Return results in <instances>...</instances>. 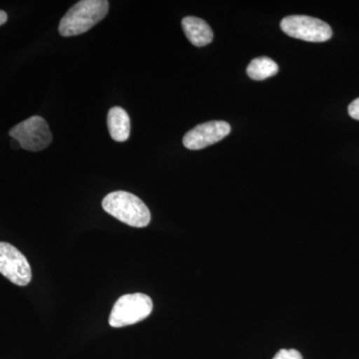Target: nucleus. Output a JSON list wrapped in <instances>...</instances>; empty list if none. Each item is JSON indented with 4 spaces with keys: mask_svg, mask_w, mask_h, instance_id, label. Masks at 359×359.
<instances>
[{
    "mask_svg": "<svg viewBox=\"0 0 359 359\" xmlns=\"http://www.w3.org/2000/svg\"><path fill=\"white\" fill-rule=\"evenodd\" d=\"M109 2L106 0H82L71 7L59 25V33L70 37L91 29L107 15Z\"/></svg>",
    "mask_w": 359,
    "mask_h": 359,
    "instance_id": "1",
    "label": "nucleus"
},
{
    "mask_svg": "<svg viewBox=\"0 0 359 359\" xmlns=\"http://www.w3.org/2000/svg\"><path fill=\"white\" fill-rule=\"evenodd\" d=\"M102 207L111 216L134 228H145L151 222L147 205L137 196L125 191L108 194L102 201Z\"/></svg>",
    "mask_w": 359,
    "mask_h": 359,
    "instance_id": "2",
    "label": "nucleus"
},
{
    "mask_svg": "<svg viewBox=\"0 0 359 359\" xmlns=\"http://www.w3.org/2000/svg\"><path fill=\"white\" fill-rule=\"evenodd\" d=\"M153 311L151 297L144 294L122 295L113 306L109 316V325L119 328L135 325L147 318Z\"/></svg>",
    "mask_w": 359,
    "mask_h": 359,
    "instance_id": "3",
    "label": "nucleus"
},
{
    "mask_svg": "<svg viewBox=\"0 0 359 359\" xmlns=\"http://www.w3.org/2000/svg\"><path fill=\"white\" fill-rule=\"evenodd\" d=\"M280 28L292 39L309 42H325L332 39V27L325 21L306 15H290L283 18Z\"/></svg>",
    "mask_w": 359,
    "mask_h": 359,
    "instance_id": "4",
    "label": "nucleus"
},
{
    "mask_svg": "<svg viewBox=\"0 0 359 359\" xmlns=\"http://www.w3.org/2000/svg\"><path fill=\"white\" fill-rule=\"evenodd\" d=\"M9 136L20 142L25 150L39 152L50 145L52 134L48 124L40 116H32L14 126Z\"/></svg>",
    "mask_w": 359,
    "mask_h": 359,
    "instance_id": "5",
    "label": "nucleus"
},
{
    "mask_svg": "<svg viewBox=\"0 0 359 359\" xmlns=\"http://www.w3.org/2000/svg\"><path fill=\"white\" fill-rule=\"evenodd\" d=\"M0 273L14 285L25 287L32 280V271L25 255L8 243L0 242Z\"/></svg>",
    "mask_w": 359,
    "mask_h": 359,
    "instance_id": "6",
    "label": "nucleus"
},
{
    "mask_svg": "<svg viewBox=\"0 0 359 359\" xmlns=\"http://www.w3.org/2000/svg\"><path fill=\"white\" fill-rule=\"evenodd\" d=\"M231 133V126L224 121H211L198 125L184 136V146L189 150H201L223 140Z\"/></svg>",
    "mask_w": 359,
    "mask_h": 359,
    "instance_id": "7",
    "label": "nucleus"
},
{
    "mask_svg": "<svg viewBox=\"0 0 359 359\" xmlns=\"http://www.w3.org/2000/svg\"><path fill=\"white\" fill-rule=\"evenodd\" d=\"M182 27L187 39L195 46L203 47L210 44L214 39L212 28L201 18L195 16H187L182 20Z\"/></svg>",
    "mask_w": 359,
    "mask_h": 359,
    "instance_id": "8",
    "label": "nucleus"
},
{
    "mask_svg": "<svg viewBox=\"0 0 359 359\" xmlns=\"http://www.w3.org/2000/svg\"><path fill=\"white\" fill-rule=\"evenodd\" d=\"M107 125L113 140L116 142L128 140L131 123H130L129 115L123 108H111L108 112Z\"/></svg>",
    "mask_w": 359,
    "mask_h": 359,
    "instance_id": "9",
    "label": "nucleus"
},
{
    "mask_svg": "<svg viewBox=\"0 0 359 359\" xmlns=\"http://www.w3.org/2000/svg\"><path fill=\"white\" fill-rule=\"evenodd\" d=\"M278 70L280 67L273 59L259 57L252 59V62L248 66L247 73L252 80L261 81L266 78L275 76Z\"/></svg>",
    "mask_w": 359,
    "mask_h": 359,
    "instance_id": "10",
    "label": "nucleus"
},
{
    "mask_svg": "<svg viewBox=\"0 0 359 359\" xmlns=\"http://www.w3.org/2000/svg\"><path fill=\"white\" fill-rule=\"evenodd\" d=\"M273 359H302V356L295 349H280Z\"/></svg>",
    "mask_w": 359,
    "mask_h": 359,
    "instance_id": "11",
    "label": "nucleus"
},
{
    "mask_svg": "<svg viewBox=\"0 0 359 359\" xmlns=\"http://www.w3.org/2000/svg\"><path fill=\"white\" fill-rule=\"evenodd\" d=\"M348 114L353 119L359 120V98L355 99V100L349 104Z\"/></svg>",
    "mask_w": 359,
    "mask_h": 359,
    "instance_id": "12",
    "label": "nucleus"
},
{
    "mask_svg": "<svg viewBox=\"0 0 359 359\" xmlns=\"http://www.w3.org/2000/svg\"><path fill=\"white\" fill-rule=\"evenodd\" d=\"M7 18H8V16H7L6 11H0V26L6 23Z\"/></svg>",
    "mask_w": 359,
    "mask_h": 359,
    "instance_id": "13",
    "label": "nucleus"
},
{
    "mask_svg": "<svg viewBox=\"0 0 359 359\" xmlns=\"http://www.w3.org/2000/svg\"><path fill=\"white\" fill-rule=\"evenodd\" d=\"M11 147L13 149H18L20 147V142L18 140H15V139H13V141H11Z\"/></svg>",
    "mask_w": 359,
    "mask_h": 359,
    "instance_id": "14",
    "label": "nucleus"
}]
</instances>
